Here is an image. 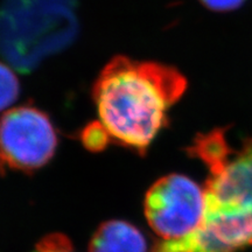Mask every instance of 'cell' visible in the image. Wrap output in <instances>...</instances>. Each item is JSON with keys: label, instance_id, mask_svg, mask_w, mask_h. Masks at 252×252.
I'll use <instances>...</instances> for the list:
<instances>
[{"label": "cell", "instance_id": "7a4b0ae2", "mask_svg": "<svg viewBox=\"0 0 252 252\" xmlns=\"http://www.w3.org/2000/svg\"><path fill=\"white\" fill-rule=\"evenodd\" d=\"M187 87L173 65L117 55L99 71L91 94L111 140L143 154L168 125V111Z\"/></svg>", "mask_w": 252, "mask_h": 252}, {"label": "cell", "instance_id": "277c9868", "mask_svg": "<svg viewBox=\"0 0 252 252\" xmlns=\"http://www.w3.org/2000/svg\"><path fill=\"white\" fill-rule=\"evenodd\" d=\"M59 145L58 131L43 110L32 104L0 117V173H30L47 165Z\"/></svg>", "mask_w": 252, "mask_h": 252}, {"label": "cell", "instance_id": "3957f363", "mask_svg": "<svg viewBox=\"0 0 252 252\" xmlns=\"http://www.w3.org/2000/svg\"><path fill=\"white\" fill-rule=\"evenodd\" d=\"M74 8L48 0H1L0 55L15 70L30 72L76 39Z\"/></svg>", "mask_w": 252, "mask_h": 252}, {"label": "cell", "instance_id": "9c48e42d", "mask_svg": "<svg viewBox=\"0 0 252 252\" xmlns=\"http://www.w3.org/2000/svg\"><path fill=\"white\" fill-rule=\"evenodd\" d=\"M33 252H74L69 239L61 234L46 236L37 243Z\"/></svg>", "mask_w": 252, "mask_h": 252}, {"label": "cell", "instance_id": "30bf717a", "mask_svg": "<svg viewBox=\"0 0 252 252\" xmlns=\"http://www.w3.org/2000/svg\"><path fill=\"white\" fill-rule=\"evenodd\" d=\"M204 7L214 12H230L242 7L245 0H200Z\"/></svg>", "mask_w": 252, "mask_h": 252}, {"label": "cell", "instance_id": "8fae6325", "mask_svg": "<svg viewBox=\"0 0 252 252\" xmlns=\"http://www.w3.org/2000/svg\"><path fill=\"white\" fill-rule=\"evenodd\" d=\"M48 1L54 2V4L67 6V7H70V8L75 9V6H76L77 0H48Z\"/></svg>", "mask_w": 252, "mask_h": 252}, {"label": "cell", "instance_id": "6da1fadb", "mask_svg": "<svg viewBox=\"0 0 252 252\" xmlns=\"http://www.w3.org/2000/svg\"><path fill=\"white\" fill-rule=\"evenodd\" d=\"M189 156L209 169L203 222L194 234L161 241L154 252H235L252 244V138L232 149L226 130L198 133Z\"/></svg>", "mask_w": 252, "mask_h": 252}, {"label": "cell", "instance_id": "5b68a950", "mask_svg": "<svg viewBox=\"0 0 252 252\" xmlns=\"http://www.w3.org/2000/svg\"><path fill=\"white\" fill-rule=\"evenodd\" d=\"M204 210V189L180 174L163 176L145 197V215L162 241L194 234L202 224Z\"/></svg>", "mask_w": 252, "mask_h": 252}, {"label": "cell", "instance_id": "52a82bcc", "mask_svg": "<svg viewBox=\"0 0 252 252\" xmlns=\"http://www.w3.org/2000/svg\"><path fill=\"white\" fill-rule=\"evenodd\" d=\"M20 91V81L14 72V68L0 61V112L17 102Z\"/></svg>", "mask_w": 252, "mask_h": 252}, {"label": "cell", "instance_id": "8992f818", "mask_svg": "<svg viewBox=\"0 0 252 252\" xmlns=\"http://www.w3.org/2000/svg\"><path fill=\"white\" fill-rule=\"evenodd\" d=\"M90 252H147L144 235L124 220H110L94 232Z\"/></svg>", "mask_w": 252, "mask_h": 252}, {"label": "cell", "instance_id": "ba28073f", "mask_svg": "<svg viewBox=\"0 0 252 252\" xmlns=\"http://www.w3.org/2000/svg\"><path fill=\"white\" fill-rule=\"evenodd\" d=\"M80 137L84 146L91 151L104 150L111 140L108 131L99 121L89 123L81 131Z\"/></svg>", "mask_w": 252, "mask_h": 252}]
</instances>
